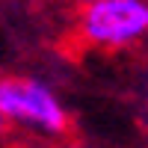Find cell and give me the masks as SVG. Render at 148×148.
<instances>
[{
  "label": "cell",
  "mask_w": 148,
  "mask_h": 148,
  "mask_svg": "<svg viewBox=\"0 0 148 148\" xmlns=\"http://www.w3.org/2000/svg\"><path fill=\"white\" fill-rule=\"evenodd\" d=\"M3 136H6V125H3V119H0V142H3Z\"/></svg>",
  "instance_id": "cell-4"
},
{
  "label": "cell",
  "mask_w": 148,
  "mask_h": 148,
  "mask_svg": "<svg viewBox=\"0 0 148 148\" xmlns=\"http://www.w3.org/2000/svg\"><path fill=\"white\" fill-rule=\"evenodd\" d=\"M142 51H145V56H148V42H145V45H142Z\"/></svg>",
  "instance_id": "cell-5"
},
{
  "label": "cell",
  "mask_w": 148,
  "mask_h": 148,
  "mask_svg": "<svg viewBox=\"0 0 148 148\" xmlns=\"http://www.w3.org/2000/svg\"><path fill=\"white\" fill-rule=\"evenodd\" d=\"M0 119L6 130L59 142L71 130V113L45 77L3 71L0 74Z\"/></svg>",
  "instance_id": "cell-1"
},
{
  "label": "cell",
  "mask_w": 148,
  "mask_h": 148,
  "mask_svg": "<svg viewBox=\"0 0 148 148\" xmlns=\"http://www.w3.org/2000/svg\"><path fill=\"white\" fill-rule=\"evenodd\" d=\"M59 148H89V145H80V142H68V145H59Z\"/></svg>",
  "instance_id": "cell-3"
},
{
  "label": "cell",
  "mask_w": 148,
  "mask_h": 148,
  "mask_svg": "<svg viewBox=\"0 0 148 148\" xmlns=\"http://www.w3.org/2000/svg\"><path fill=\"white\" fill-rule=\"evenodd\" d=\"M77 42L104 53L148 42V0H89L74 15Z\"/></svg>",
  "instance_id": "cell-2"
}]
</instances>
